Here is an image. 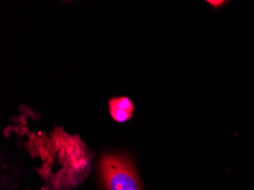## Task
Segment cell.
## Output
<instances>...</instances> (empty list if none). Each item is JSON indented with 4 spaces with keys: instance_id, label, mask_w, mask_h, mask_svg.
<instances>
[{
    "instance_id": "6da1fadb",
    "label": "cell",
    "mask_w": 254,
    "mask_h": 190,
    "mask_svg": "<svg viewBox=\"0 0 254 190\" xmlns=\"http://www.w3.org/2000/svg\"><path fill=\"white\" fill-rule=\"evenodd\" d=\"M101 173L107 190H141L132 163L125 156H104Z\"/></svg>"
},
{
    "instance_id": "7a4b0ae2",
    "label": "cell",
    "mask_w": 254,
    "mask_h": 190,
    "mask_svg": "<svg viewBox=\"0 0 254 190\" xmlns=\"http://www.w3.org/2000/svg\"><path fill=\"white\" fill-rule=\"evenodd\" d=\"M110 112L117 122H126L133 113V104L127 97L113 98L110 102Z\"/></svg>"
},
{
    "instance_id": "3957f363",
    "label": "cell",
    "mask_w": 254,
    "mask_h": 190,
    "mask_svg": "<svg viewBox=\"0 0 254 190\" xmlns=\"http://www.w3.org/2000/svg\"><path fill=\"white\" fill-rule=\"evenodd\" d=\"M209 3H212V5H220L222 1H209Z\"/></svg>"
}]
</instances>
